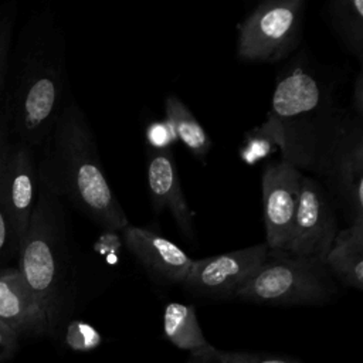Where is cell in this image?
Segmentation results:
<instances>
[{
	"label": "cell",
	"mask_w": 363,
	"mask_h": 363,
	"mask_svg": "<svg viewBox=\"0 0 363 363\" xmlns=\"http://www.w3.org/2000/svg\"><path fill=\"white\" fill-rule=\"evenodd\" d=\"M77 267V252L64 203L38 183L37 201L20 242L17 268L41 306L50 330L72 303Z\"/></svg>",
	"instance_id": "3"
},
{
	"label": "cell",
	"mask_w": 363,
	"mask_h": 363,
	"mask_svg": "<svg viewBox=\"0 0 363 363\" xmlns=\"http://www.w3.org/2000/svg\"><path fill=\"white\" fill-rule=\"evenodd\" d=\"M336 210L323 184L303 176L289 235L282 250L277 252L323 261L339 231Z\"/></svg>",
	"instance_id": "8"
},
{
	"label": "cell",
	"mask_w": 363,
	"mask_h": 363,
	"mask_svg": "<svg viewBox=\"0 0 363 363\" xmlns=\"http://www.w3.org/2000/svg\"><path fill=\"white\" fill-rule=\"evenodd\" d=\"M65 35L50 9L33 13L10 48L3 111L11 142L35 153L47 140L65 105Z\"/></svg>",
	"instance_id": "1"
},
{
	"label": "cell",
	"mask_w": 363,
	"mask_h": 363,
	"mask_svg": "<svg viewBox=\"0 0 363 363\" xmlns=\"http://www.w3.org/2000/svg\"><path fill=\"white\" fill-rule=\"evenodd\" d=\"M323 265L335 281L347 288L363 289V220L336 233Z\"/></svg>",
	"instance_id": "15"
},
{
	"label": "cell",
	"mask_w": 363,
	"mask_h": 363,
	"mask_svg": "<svg viewBox=\"0 0 363 363\" xmlns=\"http://www.w3.org/2000/svg\"><path fill=\"white\" fill-rule=\"evenodd\" d=\"M305 0H267L238 26L235 54L247 62H278L295 51L302 37Z\"/></svg>",
	"instance_id": "7"
},
{
	"label": "cell",
	"mask_w": 363,
	"mask_h": 363,
	"mask_svg": "<svg viewBox=\"0 0 363 363\" xmlns=\"http://www.w3.org/2000/svg\"><path fill=\"white\" fill-rule=\"evenodd\" d=\"M0 325L18 339L50 330L41 306L17 267L0 269Z\"/></svg>",
	"instance_id": "14"
},
{
	"label": "cell",
	"mask_w": 363,
	"mask_h": 363,
	"mask_svg": "<svg viewBox=\"0 0 363 363\" xmlns=\"http://www.w3.org/2000/svg\"><path fill=\"white\" fill-rule=\"evenodd\" d=\"M38 196L37 153L24 143L11 142L9 159L0 177V206L9 216L20 242Z\"/></svg>",
	"instance_id": "11"
},
{
	"label": "cell",
	"mask_w": 363,
	"mask_h": 363,
	"mask_svg": "<svg viewBox=\"0 0 363 363\" xmlns=\"http://www.w3.org/2000/svg\"><path fill=\"white\" fill-rule=\"evenodd\" d=\"M164 113L173 126L176 138L193 156L204 160L211 149V139L194 113L180 98L172 94L164 99Z\"/></svg>",
	"instance_id": "18"
},
{
	"label": "cell",
	"mask_w": 363,
	"mask_h": 363,
	"mask_svg": "<svg viewBox=\"0 0 363 363\" xmlns=\"http://www.w3.org/2000/svg\"><path fill=\"white\" fill-rule=\"evenodd\" d=\"M312 172L347 224L363 220V119L336 108L322 126Z\"/></svg>",
	"instance_id": "5"
},
{
	"label": "cell",
	"mask_w": 363,
	"mask_h": 363,
	"mask_svg": "<svg viewBox=\"0 0 363 363\" xmlns=\"http://www.w3.org/2000/svg\"><path fill=\"white\" fill-rule=\"evenodd\" d=\"M323 14L347 52L363 62V1L330 0Z\"/></svg>",
	"instance_id": "17"
},
{
	"label": "cell",
	"mask_w": 363,
	"mask_h": 363,
	"mask_svg": "<svg viewBox=\"0 0 363 363\" xmlns=\"http://www.w3.org/2000/svg\"><path fill=\"white\" fill-rule=\"evenodd\" d=\"M10 146H11V139L9 135V129L4 122V118L0 113V177L3 174V170H4L7 159H9Z\"/></svg>",
	"instance_id": "27"
},
{
	"label": "cell",
	"mask_w": 363,
	"mask_h": 363,
	"mask_svg": "<svg viewBox=\"0 0 363 363\" xmlns=\"http://www.w3.org/2000/svg\"><path fill=\"white\" fill-rule=\"evenodd\" d=\"M38 152L41 186L69 201L105 230L122 231L129 225L126 213L105 176L92 128L74 99L65 102Z\"/></svg>",
	"instance_id": "2"
},
{
	"label": "cell",
	"mask_w": 363,
	"mask_h": 363,
	"mask_svg": "<svg viewBox=\"0 0 363 363\" xmlns=\"http://www.w3.org/2000/svg\"><path fill=\"white\" fill-rule=\"evenodd\" d=\"M214 350H216V347L213 346L208 350L190 353V357L187 359L186 363H213L214 362Z\"/></svg>",
	"instance_id": "28"
},
{
	"label": "cell",
	"mask_w": 363,
	"mask_h": 363,
	"mask_svg": "<svg viewBox=\"0 0 363 363\" xmlns=\"http://www.w3.org/2000/svg\"><path fill=\"white\" fill-rule=\"evenodd\" d=\"M122 238L129 252L157 282L183 285L193 259L173 241L138 225H126Z\"/></svg>",
	"instance_id": "12"
},
{
	"label": "cell",
	"mask_w": 363,
	"mask_h": 363,
	"mask_svg": "<svg viewBox=\"0 0 363 363\" xmlns=\"http://www.w3.org/2000/svg\"><path fill=\"white\" fill-rule=\"evenodd\" d=\"M17 20V7L14 1L3 3L0 6V101L4 91L6 74L10 48L14 38V28Z\"/></svg>",
	"instance_id": "19"
},
{
	"label": "cell",
	"mask_w": 363,
	"mask_h": 363,
	"mask_svg": "<svg viewBox=\"0 0 363 363\" xmlns=\"http://www.w3.org/2000/svg\"><path fill=\"white\" fill-rule=\"evenodd\" d=\"M350 111L360 119H363V71L360 69L353 81L352 96H350Z\"/></svg>",
	"instance_id": "26"
},
{
	"label": "cell",
	"mask_w": 363,
	"mask_h": 363,
	"mask_svg": "<svg viewBox=\"0 0 363 363\" xmlns=\"http://www.w3.org/2000/svg\"><path fill=\"white\" fill-rule=\"evenodd\" d=\"M337 292L323 261L268 251L264 264L231 298L274 306L320 305Z\"/></svg>",
	"instance_id": "6"
},
{
	"label": "cell",
	"mask_w": 363,
	"mask_h": 363,
	"mask_svg": "<svg viewBox=\"0 0 363 363\" xmlns=\"http://www.w3.org/2000/svg\"><path fill=\"white\" fill-rule=\"evenodd\" d=\"M265 242L230 252L193 259L183 286L200 296L231 298L267 259Z\"/></svg>",
	"instance_id": "9"
},
{
	"label": "cell",
	"mask_w": 363,
	"mask_h": 363,
	"mask_svg": "<svg viewBox=\"0 0 363 363\" xmlns=\"http://www.w3.org/2000/svg\"><path fill=\"white\" fill-rule=\"evenodd\" d=\"M277 149L278 147L271 133L259 125L245 135L244 143L240 149V157L247 164H255L258 160L268 157Z\"/></svg>",
	"instance_id": "20"
},
{
	"label": "cell",
	"mask_w": 363,
	"mask_h": 363,
	"mask_svg": "<svg viewBox=\"0 0 363 363\" xmlns=\"http://www.w3.org/2000/svg\"><path fill=\"white\" fill-rule=\"evenodd\" d=\"M18 346V337L7 328L0 325V363L13 356Z\"/></svg>",
	"instance_id": "25"
},
{
	"label": "cell",
	"mask_w": 363,
	"mask_h": 363,
	"mask_svg": "<svg viewBox=\"0 0 363 363\" xmlns=\"http://www.w3.org/2000/svg\"><path fill=\"white\" fill-rule=\"evenodd\" d=\"M68 342L74 349L89 350L99 346L102 337L94 326L81 320H75L68 328Z\"/></svg>",
	"instance_id": "24"
},
{
	"label": "cell",
	"mask_w": 363,
	"mask_h": 363,
	"mask_svg": "<svg viewBox=\"0 0 363 363\" xmlns=\"http://www.w3.org/2000/svg\"><path fill=\"white\" fill-rule=\"evenodd\" d=\"M214 362L217 363H302L288 356L250 353V352H225L214 350Z\"/></svg>",
	"instance_id": "22"
},
{
	"label": "cell",
	"mask_w": 363,
	"mask_h": 363,
	"mask_svg": "<svg viewBox=\"0 0 363 363\" xmlns=\"http://www.w3.org/2000/svg\"><path fill=\"white\" fill-rule=\"evenodd\" d=\"M303 173L289 162H269L261 174V204L265 244L281 251L291 231Z\"/></svg>",
	"instance_id": "10"
},
{
	"label": "cell",
	"mask_w": 363,
	"mask_h": 363,
	"mask_svg": "<svg viewBox=\"0 0 363 363\" xmlns=\"http://www.w3.org/2000/svg\"><path fill=\"white\" fill-rule=\"evenodd\" d=\"M145 136L147 147L152 150H170V146L177 139L173 126L166 118L149 122L145 130Z\"/></svg>",
	"instance_id": "23"
},
{
	"label": "cell",
	"mask_w": 363,
	"mask_h": 363,
	"mask_svg": "<svg viewBox=\"0 0 363 363\" xmlns=\"http://www.w3.org/2000/svg\"><path fill=\"white\" fill-rule=\"evenodd\" d=\"M163 333L172 345L190 353L213 347L200 328L193 305L169 302L163 311Z\"/></svg>",
	"instance_id": "16"
},
{
	"label": "cell",
	"mask_w": 363,
	"mask_h": 363,
	"mask_svg": "<svg viewBox=\"0 0 363 363\" xmlns=\"http://www.w3.org/2000/svg\"><path fill=\"white\" fill-rule=\"evenodd\" d=\"M146 183L155 211H167L180 234L190 241H196L193 211L184 197L172 150L147 149Z\"/></svg>",
	"instance_id": "13"
},
{
	"label": "cell",
	"mask_w": 363,
	"mask_h": 363,
	"mask_svg": "<svg viewBox=\"0 0 363 363\" xmlns=\"http://www.w3.org/2000/svg\"><path fill=\"white\" fill-rule=\"evenodd\" d=\"M336 108L333 89L296 62L277 78L271 106L261 125L282 152V160L312 172L319 132Z\"/></svg>",
	"instance_id": "4"
},
{
	"label": "cell",
	"mask_w": 363,
	"mask_h": 363,
	"mask_svg": "<svg viewBox=\"0 0 363 363\" xmlns=\"http://www.w3.org/2000/svg\"><path fill=\"white\" fill-rule=\"evenodd\" d=\"M20 250V238L0 206V269L7 268L13 258H17Z\"/></svg>",
	"instance_id": "21"
}]
</instances>
